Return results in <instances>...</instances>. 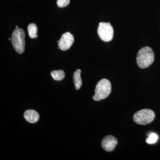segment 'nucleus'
I'll return each mask as SVG.
<instances>
[{"label": "nucleus", "mask_w": 160, "mask_h": 160, "mask_svg": "<svg viewBox=\"0 0 160 160\" xmlns=\"http://www.w3.org/2000/svg\"><path fill=\"white\" fill-rule=\"evenodd\" d=\"M154 60V52L152 49L148 46L143 47L138 52L137 63L141 69L148 68L153 63Z\"/></svg>", "instance_id": "1"}, {"label": "nucleus", "mask_w": 160, "mask_h": 160, "mask_svg": "<svg viewBox=\"0 0 160 160\" xmlns=\"http://www.w3.org/2000/svg\"><path fill=\"white\" fill-rule=\"evenodd\" d=\"M111 82L109 80L105 78L100 80L96 86L93 99L96 101L105 99L111 93Z\"/></svg>", "instance_id": "2"}, {"label": "nucleus", "mask_w": 160, "mask_h": 160, "mask_svg": "<svg viewBox=\"0 0 160 160\" xmlns=\"http://www.w3.org/2000/svg\"><path fill=\"white\" fill-rule=\"evenodd\" d=\"M12 43L15 51L19 53L24 52L25 51V33L23 29L21 28H16L12 35Z\"/></svg>", "instance_id": "3"}, {"label": "nucleus", "mask_w": 160, "mask_h": 160, "mask_svg": "<svg viewBox=\"0 0 160 160\" xmlns=\"http://www.w3.org/2000/svg\"><path fill=\"white\" fill-rule=\"evenodd\" d=\"M155 114L151 109H141L136 112L133 116V121L136 124L140 125H146L150 124L154 120Z\"/></svg>", "instance_id": "4"}, {"label": "nucleus", "mask_w": 160, "mask_h": 160, "mask_svg": "<svg viewBox=\"0 0 160 160\" xmlns=\"http://www.w3.org/2000/svg\"><path fill=\"white\" fill-rule=\"evenodd\" d=\"M98 34L101 40L105 42L111 41L113 38V29L109 22L99 23L98 29Z\"/></svg>", "instance_id": "5"}, {"label": "nucleus", "mask_w": 160, "mask_h": 160, "mask_svg": "<svg viewBox=\"0 0 160 160\" xmlns=\"http://www.w3.org/2000/svg\"><path fill=\"white\" fill-rule=\"evenodd\" d=\"M74 39L73 35L70 32H66L62 34L58 43L59 47L61 50L66 51L68 50L74 42Z\"/></svg>", "instance_id": "6"}, {"label": "nucleus", "mask_w": 160, "mask_h": 160, "mask_svg": "<svg viewBox=\"0 0 160 160\" xmlns=\"http://www.w3.org/2000/svg\"><path fill=\"white\" fill-rule=\"evenodd\" d=\"M118 143V140L116 138L112 135H108L103 139L101 145L105 151L110 152L114 150Z\"/></svg>", "instance_id": "7"}, {"label": "nucleus", "mask_w": 160, "mask_h": 160, "mask_svg": "<svg viewBox=\"0 0 160 160\" xmlns=\"http://www.w3.org/2000/svg\"><path fill=\"white\" fill-rule=\"evenodd\" d=\"M24 117L25 119L29 123L37 122L39 119V114L37 112L32 109L26 110L24 113Z\"/></svg>", "instance_id": "8"}, {"label": "nucleus", "mask_w": 160, "mask_h": 160, "mask_svg": "<svg viewBox=\"0 0 160 160\" xmlns=\"http://www.w3.org/2000/svg\"><path fill=\"white\" fill-rule=\"evenodd\" d=\"M81 69H78L73 73V81L74 82L75 89L77 90H79L81 88V86L82 84V78H81Z\"/></svg>", "instance_id": "9"}, {"label": "nucleus", "mask_w": 160, "mask_h": 160, "mask_svg": "<svg viewBox=\"0 0 160 160\" xmlns=\"http://www.w3.org/2000/svg\"><path fill=\"white\" fill-rule=\"evenodd\" d=\"M38 31L37 26L35 24L31 23L28 26V34H29V37L31 38H35L38 37Z\"/></svg>", "instance_id": "10"}, {"label": "nucleus", "mask_w": 160, "mask_h": 160, "mask_svg": "<svg viewBox=\"0 0 160 160\" xmlns=\"http://www.w3.org/2000/svg\"><path fill=\"white\" fill-rule=\"evenodd\" d=\"M52 77L55 81H61L65 77V73L62 70H53L51 72Z\"/></svg>", "instance_id": "11"}, {"label": "nucleus", "mask_w": 160, "mask_h": 160, "mask_svg": "<svg viewBox=\"0 0 160 160\" xmlns=\"http://www.w3.org/2000/svg\"><path fill=\"white\" fill-rule=\"evenodd\" d=\"M158 139V136L154 133H151L149 136V138L146 140V142L149 144H154L156 142Z\"/></svg>", "instance_id": "12"}, {"label": "nucleus", "mask_w": 160, "mask_h": 160, "mask_svg": "<svg viewBox=\"0 0 160 160\" xmlns=\"http://www.w3.org/2000/svg\"><path fill=\"white\" fill-rule=\"evenodd\" d=\"M70 0H57V4L60 8H64L69 5Z\"/></svg>", "instance_id": "13"}, {"label": "nucleus", "mask_w": 160, "mask_h": 160, "mask_svg": "<svg viewBox=\"0 0 160 160\" xmlns=\"http://www.w3.org/2000/svg\"><path fill=\"white\" fill-rule=\"evenodd\" d=\"M16 28H18V26H16Z\"/></svg>", "instance_id": "14"}, {"label": "nucleus", "mask_w": 160, "mask_h": 160, "mask_svg": "<svg viewBox=\"0 0 160 160\" xmlns=\"http://www.w3.org/2000/svg\"><path fill=\"white\" fill-rule=\"evenodd\" d=\"M9 40H11V38H9Z\"/></svg>", "instance_id": "15"}]
</instances>
